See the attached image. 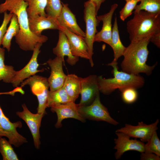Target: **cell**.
I'll return each instance as SVG.
<instances>
[{
	"label": "cell",
	"instance_id": "obj_1",
	"mask_svg": "<svg viewBox=\"0 0 160 160\" xmlns=\"http://www.w3.org/2000/svg\"><path fill=\"white\" fill-rule=\"evenodd\" d=\"M28 6L24 0H5L0 4V13L8 11L17 15L20 31L15 37V41L21 49L25 51H33L38 43L43 44L48 40L47 36H38L30 31L27 12Z\"/></svg>",
	"mask_w": 160,
	"mask_h": 160
},
{
	"label": "cell",
	"instance_id": "obj_2",
	"mask_svg": "<svg viewBox=\"0 0 160 160\" xmlns=\"http://www.w3.org/2000/svg\"><path fill=\"white\" fill-rule=\"evenodd\" d=\"M152 35L130 42L126 47L121 64L123 71L135 75L142 73L150 75L152 73L155 65L150 66L146 64L149 54L148 47Z\"/></svg>",
	"mask_w": 160,
	"mask_h": 160
},
{
	"label": "cell",
	"instance_id": "obj_3",
	"mask_svg": "<svg viewBox=\"0 0 160 160\" xmlns=\"http://www.w3.org/2000/svg\"><path fill=\"white\" fill-rule=\"evenodd\" d=\"M133 17L127 23L130 42L160 32V13L144 10L134 11Z\"/></svg>",
	"mask_w": 160,
	"mask_h": 160
},
{
	"label": "cell",
	"instance_id": "obj_4",
	"mask_svg": "<svg viewBox=\"0 0 160 160\" xmlns=\"http://www.w3.org/2000/svg\"><path fill=\"white\" fill-rule=\"evenodd\" d=\"M113 68V77L105 79L102 76H97V79L100 92L109 95L118 89L121 92L129 87L137 89L142 87L145 84V79L139 75L129 73L118 70L117 63H108Z\"/></svg>",
	"mask_w": 160,
	"mask_h": 160
},
{
	"label": "cell",
	"instance_id": "obj_5",
	"mask_svg": "<svg viewBox=\"0 0 160 160\" xmlns=\"http://www.w3.org/2000/svg\"><path fill=\"white\" fill-rule=\"evenodd\" d=\"M84 18L86 24L84 40L87 45L89 55V60L92 67L94 65L92 60L93 46L94 38L97 33V27L100 21L97 19V13L95 4L91 0H88L84 4Z\"/></svg>",
	"mask_w": 160,
	"mask_h": 160
},
{
	"label": "cell",
	"instance_id": "obj_6",
	"mask_svg": "<svg viewBox=\"0 0 160 160\" xmlns=\"http://www.w3.org/2000/svg\"><path fill=\"white\" fill-rule=\"evenodd\" d=\"M20 85L22 88L26 85L29 86L32 93L37 97L38 100L37 113L45 114L49 92L47 79L35 75L23 81Z\"/></svg>",
	"mask_w": 160,
	"mask_h": 160
},
{
	"label": "cell",
	"instance_id": "obj_7",
	"mask_svg": "<svg viewBox=\"0 0 160 160\" xmlns=\"http://www.w3.org/2000/svg\"><path fill=\"white\" fill-rule=\"evenodd\" d=\"M78 109L80 114L85 119L104 121L114 125L119 124L111 116L107 108L101 103L100 94L90 104L86 106L79 105Z\"/></svg>",
	"mask_w": 160,
	"mask_h": 160
},
{
	"label": "cell",
	"instance_id": "obj_8",
	"mask_svg": "<svg viewBox=\"0 0 160 160\" xmlns=\"http://www.w3.org/2000/svg\"><path fill=\"white\" fill-rule=\"evenodd\" d=\"M159 120L150 124H147L143 121L139 122L136 126L126 124L124 127L118 129L116 132H121L130 137L139 138L143 142H147L153 133L158 129L157 126Z\"/></svg>",
	"mask_w": 160,
	"mask_h": 160
},
{
	"label": "cell",
	"instance_id": "obj_9",
	"mask_svg": "<svg viewBox=\"0 0 160 160\" xmlns=\"http://www.w3.org/2000/svg\"><path fill=\"white\" fill-rule=\"evenodd\" d=\"M97 77V75L94 74L84 78L79 77L81 99L78 104L79 106L90 104L97 96L100 94Z\"/></svg>",
	"mask_w": 160,
	"mask_h": 160
},
{
	"label": "cell",
	"instance_id": "obj_10",
	"mask_svg": "<svg viewBox=\"0 0 160 160\" xmlns=\"http://www.w3.org/2000/svg\"><path fill=\"white\" fill-rule=\"evenodd\" d=\"M22 107L23 111H17L16 114L27 124L32 135L34 145L36 149H39L41 144L39 129L42 119L44 114L32 113L25 104L22 105Z\"/></svg>",
	"mask_w": 160,
	"mask_h": 160
},
{
	"label": "cell",
	"instance_id": "obj_11",
	"mask_svg": "<svg viewBox=\"0 0 160 160\" xmlns=\"http://www.w3.org/2000/svg\"><path fill=\"white\" fill-rule=\"evenodd\" d=\"M22 127L21 121L12 123L3 113L0 126L1 136L7 137L9 142L16 147L28 142L26 139L17 131V128Z\"/></svg>",
	"mask_w": 160,
	"mask_h": 160
},
{
	"label": "cell",
	"instance_id": "obj_12",
	"mask_svg": "<svg viewBox=\"0 0 160 160\" xmlns=\"http://www.w3.org/2000/svg\"><path fill=\"white\" fill-rule=\"evenodd\" d=\"M42 44L39 43L36 44L33 50L32 55L28 63L21 70L16 71L11 83L13 87H17L25 79L35 75L38 72L44 71L43 69H37L39 65L38 63L37 58L41 52L40 49Z\"/></svg>",
	"mask_w": 160,
	"mask_h": 160
},
{
	"label": "cell",
	"instance_id": "obj_13",
	"mask_svg": "<svg viewBox=\"0 0 160 160\" xmlns=\"http://www.w3.org/2000/svg\"><path fill=\"white\" fill-rule=\"evenodd\" d=\"M117 138L114 139L115 145L114 149L116 150L115 153L116 159H119L126 152L135 151L140 153L144 152L145 144L136 139H131L130 137L121 132H116Z\"/></svg>",
	"mask_w": 160,
	"mask_h": 160
},
{
	"label": "cell",
	"instance_id": "obj_14",
	"mask_svg": "<svg viewBox=\"0 0 160 160\" xmlns=\"http://www.w3.org/2000/svg\"><path fill=\"white\" fill-rule=\"evenodd\" d=\"M61 58L56 57L53 59H49L47 63L50 66L51 72L47 79L50 91H53L62 87L66 75L63 70V62Z\"/></svg>",
	"mask_w": 160,
	"mask_h": 160
},
{
	"label": "cell",
	"instance_id": "obj_15",
	"mask_svg": "<svg viewBox=\"0 0 160 160\" xmlns=\"http://www.w3.org/2000/svg\"><path fill=\"white\" fill-rule=\"evenodd\" d=\"M78 109V104L72 101L51 107V111L55 112L57 115V120L55 125V127H61L62 121L65 119L73 118L84 122L85 119L80 114Z\"/></svg>",
	"mask_w": 160,
	"mask_h": 160
},
{
	"label": "cell",
	"instance_id": "obj_16",
	"mask_svg": "<svg viewBox=\"0 0 160 160\" xmlns=\"http://www.w3.org/2000/svg\"><path fill=\"white\" fill-rule=\"evenodd\" d=\"M58 26L59 30L62 31L67 37L72 55L89 60L88 49L84 38L72 32L63 26Z\"/></svg>",
	"mask_w": 160,
	"mask_h": 160
},
{
	"label": "cell",
	"instance_id": "obj_17",
	"mask_svg": "<svg viewBox=\"0 0 160 160\" xmlns=\"http://www.w3.org/2000/svg\"><path fill=\"white\" fill-rule=\"evenodd\" d=\"M118 4L115 3L112 4L109 11L102 15L97 16V19L103 22L101 30L97 32L94 38V42H103L110 46L111 44L112 34V20L113 15L118 7Z\"/></svg>",
	"mask_w": 160,
	"mask_h": 160
},
{
	"label": "cell",
	"instance_id": "obj_18",
	"mask_svg": "<svg viewBox=\"0 0 160 160\" xmlns=\"http://www.w3.org/2000/svg\"><path fill=\"white\" fill-rule=\"evenodd\" d=\"M28 17L30 29L33 33L38 36H41L42 32L45 30H59L56 18L38 15Z\"/></svg>",
	"mask_w": 160,
	"mask_h": 160
},
{
	"label": "cell",
	"instance_id": "obj_19",
	"mask_svg": "<svg viewBox=\"0 0 160 160\" xmlns=\"http://www.w3.org/2000/svg\"><path fill=\"white\" fill-rule=\"evenodd\" d=\"M62 5L60 14L56 18L58 25L65 27L72 32L84 38L85 33L78 25L75 15L69 9L68 4L62 3Z\"/></svg>",
	"mask_w": 160,
	"mask_h": 160
},
{
	"label": "cell",
	"instance_id": "obj_20",
	"mask_svg": "<svg viewBox=\"0 0 160 160\" xmlns=\"http://www.w3.org/2000/svg\"><path fill=\"white\" fill-rule=\"evenodd\" d=\"M53 52L57 57L61 58L64 61L65 56H67L66 61L71 66L74 65L79 60V57L72 54L67 37L61 30H59L58 41L56 46L53 48Z\"/></svg>",
	"mask_w": 160,
	"mask_h": 160
},
{
	"label": "cell",
	"instance_id": "obj_21",
	"mask_svg": "<svg viewBox=\"0 0 160 160\" xmlns=\"http://www.w3.org/2000/svg\"><path fill=\"white\" fill-rule=\"evenodd\" d=\"M113 52L114 58L111 64L117 63L118 59L123 55L126 47L122 43L119 36L117 18L115 17L112 29L111 44L110 46Z\"/></svg>",
	"mask_w": 160,
	"mask_h": 160
},
{
	"label": "cell",
	"instance_id": "obj_22",
	"mask_svg": "<svg viewBox=\"0 0 160 160\" xmlns=\"http://www.w3.org/2000/svg\"><path fill=\"white\" fill-rule=\"evenodd\" d=\"M63 87L72 101L75 102L81 90L79 77L73 74L67 75Z\"/></svg>",
	"mask_w": 160,
	"mask_h": 160
},
{
	"label": "cell",
	"instance_id": "obj_23",
	"mask_svg": "<svg viewBox=\"0 0 160 160\" xmlns=\"http://www.w3.org/2000/svg\"><path fill=\"white\" fill-rule=\"evenodd\" d=\"M20 31V27L17 15L13 13L10 20L9 25L4 34L1 42L4 48H6L9 52L12 38L15 37Z\"/></svg>",
	"mask_w": 160,
	"mask_h": 160
},
{
	"label": "cell",
	"instance_id": "obj_24",
	"mask_svg": "<svg viewBox=\"0 0 160 160\" xmlns=\"http://www.w3.org/2000/svg\"><path fill=\"white\" fill-rule=\"evenodd\" d=\"M72 101L71 100L63 87L53 91H49L47 98V107H51Z\"/></svg>",
	"mask_w": 160,
	"mask_h": 160
},
{
	"label": "cell",
	"instance_id": "obj_25",
	"mask_svg": "<svg viewBox=\"0 0 160 160\" xmlns=\"http://www.w3.org/2000/svg\"><path fill=\"white\" fill-rule=\"evenodd\" d=\"M5 49L0 47V81L6 83H12L16 71L11 65L4 64Z\"/></svg>",
	"mask_w": 160,
	"mask_h": 160
},
{
	"label": "cell",
	"instance_id": "obj_26",
	"mask_svg": "<svg viewBox=\"0 0 160 160\" xmlns=\"http://www.w3.org/2000/svg\"><path fill=\"white\" fill-rule=\"evenodd\" d=\"M28 4L27 12L28 17L38 15L47 16L45 12L47 0H24Z\"/></svg>",
	"mask_w": 160,
	"mask_h": 160
},
{
	"label": "cell",
	"instance_id": "obj_27",
	"mask_svg": "<svg viewBox=\"0 0 160 160\" xmlns=\"http://www.w3.org/2000/svg\"><path fill=\"white\" fill-rule=\"evenodd\" d=\"M11 145L5 138H0V153L3 160H19Z\"/></svg>",
	"mask_w": 160,
	"mask_h": 160
},
{
	"label": "cell",
	"instance_id": "obj_28",
	"mask_svg": "<svg viewBox=\"0 0 160 160\" xmlns=\"http://www.w3.org/2000/svg\"><path fill=\"white\" fill-rule=\"evenodd\" d=\"M135 11L144 10L153 13H160V0H140Z\"/></svg>",
	"mask_w": 160,
	"mask_h": 160
},
{
	"label": "cell",
	"instance_id": "obj_29",
	"mask_svg": "<svg viewBox=\"0 0 160 160\" xmlns=\"http://www.w3.org/2000/svg\"><path fill=\"white\" fill-rule=\"evenodd\" d=\"M63 7L60 0H47L45 12L47 16L57 18L59 15Z\"/></svg>",
	"mask_w": 160,
	"mask_h": 160
},
{
	"label": "cell",
	"instance_id": "obj_30",
	"mask_svg": "<svg viewBox=\"0 0 160 160\" xmlns=\"http://www.w3.org/2000/svg\"><path fill=\"white\" fill-rule=\"evenodd\" d=\"M144 152L153 153L160 156V140L156 131L153 133L147 143L145 144Z\"/></svg>",
	"mask_w": 160,
	"mask_h": 160
},
{
	"label": "cell",
	"instance_id": "obj_31",
	"mask_svg": "<svg viewBox=\"0 0 160 160\" xmlns=\"http://www.w3.org/2000/svg\"><path fill=\"white\" fill-rule=\"evenodd\" d=\"M140 1V0H132L126 1L125 5L119 12L120 18L121 20L124 21L132 15L133 11Z\"/></svg>",
	"mask_w": 160,
	"mask_h": 160
},
{
	"label": "cell",
	"instance_id": "obj_32",
	"mask_svg": "<svg viewBox=\"0 0 160 160\" xmlns=\"http://www.w3.org/2000/svg\"><path fill=\"white\" fill-rule=\"evenodd\" d=\"M137 89L129 87L126 88L121 92V97L123 101L127 104H132L135 102L138 97Z\"/></svg>",
	"mask_w": 160,
	"mask_h": 160
},
{
	"label": "cell",
	"instance_id": "obj_33",
	"mask_svg": "<svg viewBox=\"0 0 160 160\" xmlns=\"http://www.w3.org/2000/svg\"><path fill=\"white\" fill-rule=\"evenodd\" d=\"M4 13L3 20L0 27V46L1 44L3 36L7 31V25L13 15V13H12L9 12V14L7 13V11L4 12Z\"/></svg>",
	"mask_w": 160,
	"mask_h": 160
},
{
	"label": "cell",
	"instance_id": "obj_34",
	"mask_svg": "<svg viewBox=\"0 0 160 160\" xmlns=\"http://www.w3.org/2000/svg\"><path fill=\"white\" fill-rule=\"evenodd\" d=\"M160 156L152 153L144 152L140 155L141 160H159Z\"/></svg>",
	"mask_w": 160,
	"mask_h": 160
},
{
	"label": "cell",
	"instance_id": "obj_35",
	"mask_svg": "<svg viewBox=\"0 0 160 160\" xmlns=\"http://www.w3.org/2000/svg\"><path fill=\"white\" fill-rule=\"evenodd\" d=\"M151 42L157 47H160V32L155 33L152 35L150 39Z\"/></svg>",
	"mask_w": 160,
	"mask_h": 160
},
{
	"label": "cell",
	"instance_id": "obj_36",
	"mask_svg": "<svg viewBox=\"0 0 160 160\" xmlns=\"http://www.w3.org/2000/svg\"><path fill=\"white\" fill-rule=\"evenodd\" d=\"M95 4V7L96 11L97 13L99 9H100L101 4L103 3L105 0H91Z\"/></svg>",
	"mask_w": 160,
	"mask_h": 160
},
{
	"label": "cell",
	"instance_id": "obj_37",
	"mask_svg": "<svg viewBox=\"0 0 160 160\" xmlns=\"http://www.w3.org/2000/svg\"><path fill=\"white\" fill-rule=\"evenodd\" d=\"M7 92H0V95H3V94H6L7 95ZM3 111H2L1 107L0 106V123L1 120V117L2 116L3 113ZM1 134V132H0V138L2 137Z\"/></svg>",
	"mask_w": 160,
	"mask_h": 160
},
{
	"label": "cell",
	"instance_id": "obj_38",
	"mask_svg": "<svg viewBox=\"0 0 160 160\" xmlns=\"http://www.w3.org/2000/svg\"><path fill=\"white\" fill-rule=\"evenodd\" d=\"M130 0H125L126 2L127 1H130Z\"/></svg>",
	"mask_w": 160,
	"mask_h": 160
}]
</instances>
